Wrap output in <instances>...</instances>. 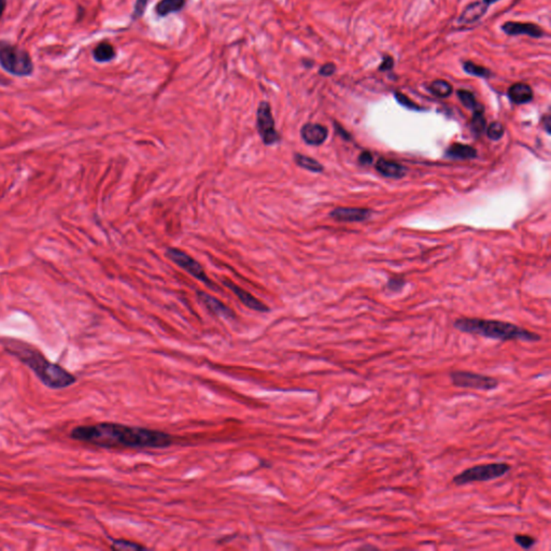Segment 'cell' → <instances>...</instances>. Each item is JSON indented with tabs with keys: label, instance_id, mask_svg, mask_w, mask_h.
Masks as SVG:
<instances>
[{
	"label": "cell",
	"instance_id": "obj_22",
	"mask_svg": "<svg viewBox=\"0 0 551 551\" xmlns=\"http://www.w3.org/2000/svg\"><path fill=\"white\" fill-rule=\"evenodd\" d=\"M463 69L468 75L479 77V78L488 79L492 76V72H491L488 68L481 66V65H477V64L473 63V61H465V63H463Z\"/></svg>",
	"mask_w": 551,
	"mask_h": 551
},
{
	"label": "cell",
	"instance_id": "obj_9",
	"mask_svg": "<svg viewBox=\"0 0 551 551\" xmlns=\"http://www.w3.org/2000/svg\"><path fill=\"white\" fill-rule=\"evenodd\" d=\"M503 32L508 36H520V35H525V36L532 37V38H541L544 37V30H541L539 25L533 24V23H523V22H506L502 25Z\"/></svg>",
	"mask_w": 551,
	"mask_h": 551
},
{
	"label": "cell",
	"instance_id": "obj_20",
	"mask_svg": "<svg viewBox=\"0 0 551 551\" xmlns=\"http://www.w3.org/2000/svg\"><path fill=\"white\" fill-rule=\"evenodd\" d=\"M294 160H296V163L298 164V166L306 169V171H311V173H322L323 169H325L322 164L319 163V162L316 161L312 157H309V156L296 154Z\"/></svg>",
	"mask_w": 551,
	"mask_h": 551
},
{
	"label": "cell",
	"instance_id": "obj_35",
	"mask_svg": "<svg viewBox=\"0 0 551 551\" xmlns=\"http://www.w3.org/2000/svg\"><path fill=\"white\" fill-rule=\"evenodd\" d=\"M483 3H487V5L490 6L493 5V3H498L500 0H483Z\"/></svg>",
	"mask_w": 551,
	"mask_h": 551
},
{
	"label": "cell",
	"instance_id": "obj_37",
	"mask_svg": "<svg viewBox=\"0 0 551 551\" xmlns=\"http://www.w3.org/2000/svg\"><path fill=\"white\" fill-rule=\"evenodd\" d=\"M1 82H3V77H0V84H1Z\"/></svg>",
	"mask_w": 551,
	"mask_h": 551
},
{
	"label": "cell",
	"instance_id": "obj_21",
	"mask_svg": "<svg viewBox=\"0 0 551 551\" xmlns=\"http://www.w3.org/2000/svg\"><path fill=\"white\" fill-rule=\"evenodd\" d=\"M429 90L437 97L446 98L452 95L454 88H452V84L447 82L446 80L438 79V80H434L429 84Z\"/></svg>",
	"mask_w": 551,
	"mask_h": 551
},
{
	"label": "cell",
	"instance_id": "obj_26",
	"mask_svg": "<svg viewBox=\"0 0 551 551\" xmlns=\"http://www.w3.org/2000/svg\"><path fill=\"white\" fill-rule=\"evenodd\" d=\"M113 548L117 549V550H142V549H144V547L142 545L137 544V543H133V541L117 539V541H113Z\"/></svg>",
	"mask_w": 551,
	"mask_h": 551
},
{
	"label": "cell",
	"instance_id": "obj_5",
	"mask_svg": "<svg viewBox=\"0 0 551 551\" xmlns=\"http://www.w3.org/2000/svg\"><path fill=\"white\" fill-rule=\"evenodd\" d=\"M510 470H512L510 464L505 463V462L478 464V465L466 468L461 473L454 476L452 483L458 487L474 483H487V481H495V479L504 477L505 475L510 473Z\"/></svg>",
	"mask_w": 551,
	"mask_h": 551
},
{
	"label": "cell",
	"instance_id": "obj_14",
	"mask_svg": "<svg viewBox=\"0 0 551 551\" xmlns=\"http://www.w3.org/2000/svg\"><path fill=\"white\" fill-rule=\"evenodd\" d=\"M488 7L489 6L483 3V1H476V3H470L464 9L460 17H458V24L467 25L477 22L487 13Z\"/></svg>",
	"mask_w": 551,
	"mask_h": 551
},
{
	"label": "cell",
	"instance_id": "obj_8",
	"mask_svg": "<svg viewBox=\"0 0 551 551\" xmlns=\"http://www.w3.org/2000/svg\"><path fill=\"white\" fill-rule=\"evenodd\" d=\"M166 255L173 263L178 265L180 269H184L186 273H190L194 278L207 284L208 287H215L213 281L209 280L203 267L196 260L193 259L192 256L188 255L186 252L176 249V248H168Z\"/></svg>",
	"mask_w": 551,
	"mask_h": 551
},
{
	"label": "cell",
	"instance_id": "obj_16",
	"mask_svg": "<svg viewBox=\"0 0 551 551\" xmlns=\"http://www.w3.org/2000/svg\"><path fill=\"white\" fill-rule=\"evenodd\" d=\"M376 168L383 176L388 178H403L406 173L405 167L402 166L400 164L385 159H380L377 162Z\"/></svg>",
	"mask_w": 551,
	"mask_h": 551
},
{
	"label": "cell",
	"instance_id": "obj_34",
	"mask_svg": "<svg viewBox=\"0 0 551 551\" xmlns=\"http://www.w3.org/2000/svg\"><path fill=\"white\" fill-rule=\"evenodd\" d=\"M545 121H546V122H545V125H546L547 132L550 133V117H549V115H546V117H545Z\"/></svg>",
	"mask_w": 551,
	"mask_h": 551
},
{
	"label": "cell",
	"instance_id": "obj_25",
	"mask_svg": "<svg viewBox=\"0 0 551 551\" xmlns=\"http://www.w3.org/2000/svg\"><path fill=\"white\" fill-rule=\"evenodd\" d=\"M514 541H515L516 544L519 545L521 548L525 549V550H530V549L533 548L536 545L537 541L535 537L528 534H515Z\"/></svg>",
	"mask_w": 551,
	"mask_h": 551
},
{
	"label": "cell",
	"instance_id": "obj_10",
	"mask_svg": "<svg viewBox=\"0 0 551 551\" xmlns=\"http://www.w3.org/2000/svg\"><path fill=\"white\" fill-rule=\"evenodd\" d=\"M223 284H224L226 288H229V290L232 291L235 296L238 298V300H240L246 307L250 308V309L254 310V311H269V308L267 307L264 302L254 298L252 294H250L249 292H246V290L240 288V287L237 286V284H235L232 281L225 279V280H223Z\"/></svg>",
	"mask_w": 551,
	"mask_h": 551
},
{
	"label": "cell",
	"instance_id": "obj_28",
	"mask_svg": "<svg viewBox=\"0 0 551 551\" xmlns=\"http://www.w3.org/2000/svg\"><path fill=\"white\" fill-rule=\"evenodd\" d=\"M148 3H149V0H136V3H135L134 7V13H133V19H134V20H138V19H140V17L144 15Z\"/></svg>",
	"mask_w": 551,
	"mask_h": 551
},
{
	"label": "cell",
	"instance_id": "obj_13",
	"mask_svg": "<svg viewBox=\"0 0 551 551\" xmlns=\"http://www.w3.org/2000/svg\"><path fill=\"white\" fill-rule=\"evenodd\" d=\"M197 294L200 300L204 302V305H205L210 311L213 312L215 315L225 318V319H232V318L235 317V313L233 312V310L227 307L221 300L209 296L207 293L202 292V291L198 292Z\"/></svg>",
	"mask_w": 551,
	"mask_h": 551
},
{
	"label": "cell",
	"instance_id": "obj_30",
	"mask_svg": "<svg viewBox=\"0 0 551 551\" xmlns=\"http://www.w3.org/2000/svg\"><path fill=\"white\" fill-rule=\"evenodd\" d=\"M335 71H336V66H335V64L333 63H327L323 65L321 68H320L319 73L321 76L323 77H329L334 75Z\"/></svg>",
	"mask_w": 551,
	"mask_h": 551
},
{
	"label": "cell",
	"instance_id": "obj_19",
	"mask_svg": "<svg viewBox=\"0 0 551 551\" xmlns=\"http://www.w3.org/2000/svg\"><path fill=\"white\" fill-rule=\"evenodd\" d=\"M93 57L98 63H106L115 57V48L107 42H102L94 49Z\"/></svg>",
	"mask_w": 551,
	"mask_h": 551
},
{
	"label": "cell",
	"instance_id": "obj_11",
	"mask_svg": "<svg viewBox=\"0 0 551 551\" xmlns=\"http://www.w3.org/2000/svg\"><path fill=\"white\" fill-rule=\"evenodd\" d=\"M369 209L362 208L339 207L333 210L331 217L340 222H362L371 217Z\"/></svg>",
	"mask_w": 551,
	"mask_h": 551
},
{
	"label": "cell",
	"instance_id": "obj_1",
	"mask_svg": "<svg viewBox=\"0 0 551 551\" xmlns=\"http://www.w3.org/2000/svg\"><path fill=\"white\" fill-rule=\"evenodd\" d=\"M69 436L73 441L108 449H162L173 444V437L165 432L111 422L79 425L71 429Z\"/></svg>",
	"mask_w": 551,
	"mask_h": 551
},
{
	"label": "cell",
	"instance_id": "obj_18",
	"mask_svg": "<svg viewBox=\"0 0 551 551\" xmlns=\"http://www.w3.org/2000/svg\"><path fill=\"white\" fill-rule=\"evenodd\" d=\"M186 5V0H161L155 7L160 17H166L171 13L178 12Z\"/></svg>",
	"mask_w": 551,
	"mask_h": 551
},
{
	"label": "cell",
	"instance_id": "obj_32",
	"mask_svg": "<svg viewBox=\"0 0 551 551\" xmlns=\"http://www.w3.org/2000/svg\"><path fill=\"white\" fill-rule=\"evenodd\" d=\"M359 161L362 165H369V164H371V161H373V156H371L369 152H363V153H361V155H360Z\"/></svg>",
	"mask_w": 551,
	"mask_h": 551
},
{
	"label": "cell",
	"instance_id": "obj_17",
	"mask_svg": "<svg viewBox=\"0 0 551 551\" xmlns=\"http://www.w3.org/2000/svg\"><path fill=\"white\" fill-rule=\"evenodd\" d=\"M446 155L454 160H471L477 156V152L467 144H454L447 149Z\"/></svg>",
	"mask_w": 551,
	"mask_h": 551
},
{
	"label": "cell",
	"instance_id": "obj_12",
	"mask_svg": "<svg viewBox=\"0 0 551 551\" xmlns=\"http://www.w3.org/2000/svg\"><path fill=\"white\" fill-rule=\"evenodd\" d=\"M300 135L306 144L310 146H320L327 140L329 132L327 127L323 125L307 123L302 127Z\"/></svg>",
	"mask_w": 551,
	"mask_h": 551
},
{
	"label": "cell",
	"instance_id": "obj_27",
	"mask_svg": "<svg viewBox=\"0 0 551 551\" xmlns=\"http://www.w3.org/2000/svg\"><path fill=\"white\" fill-rule=\"evenodd\" d=\"M504 132V126H503L500 122H493L492 124L489 126L487 134H488V137L491 140L496 142V140H500L501 138H502Z\"/></svg>",
	"mask_w": 551,
	"mask_h": 551
},
{
	"label": "cell",
	"instance_id": "obj_29",
	"mask_svg": "<svg viewBox=\"0 0 551 551\" xmlns=\"http://www.w3.org/2000/svg\"><path fill=\"white\" fill-rule=\"evenodd\" d=\"M396 100H398V103H400V105L404 106V107L408 108V109H412V110L421 109V108H420L419 106L416 105V104L414 103V102H412V100H410L409 98L407 97V96L404 95V94L398 93H398H396Z\"/></svg>",
	"mask_w": 551,
	"mask_h": 551
},
{
	"label": "cell",
	"instance_id": "obj_3",
	"mask_svg": "<svg viewBox=\"0 0 551 551\" xmlns=\"http://www.w3.org/2000/svg\"><path fill=\"white\" fill-rule=\"evenodd\" d=\"M460 332L465 334L478 335L485 338L500 340V342H539L541 336L529 329H522L519 325L504 322L499 320L479 319V318H460L454 323Z\"/></svg>",
	"mask_w": 551,
	"mask_h": 551
},
{
	"label": "cell",
	"instance_id": "obj_2",
	"mask_svg": "<svg viewBox=\"0 0 551 551\" xmlns=\"http://www.w3.org/2000/svg\"><path fill=\"white\" fill-rule=\"evenodd\" d=\"M7 351L30 367L47 388L59 390L75 385L77 377L59 364L52 363L38 350L15 342L6 345Z\"/></svg>",
	"mask_w": 551,
	"mask_h": 551
},
{
	"label": "cell",
	"instance_id": "obj_33",
	"mask_svg": "<svg viewBox=\"0 0 551 551\" xmlns=\"http://www.w3.org/2000/svg\"><path fill=\"white\" fill-rule=\"evenodd\" d=\"M6 6H7V0H0V19H1L3 12H5Z\"/></svg>",
	"mask_w": 551,
	"mask_h": 551
},
{
	"label": "cell",
	"instance_id": "obj_15",
	"mask_svg": "<svg viewBox=\"0 0 551 551\" xmlns=\"http://www.w3.org/2000/svg\"><path fill=\"white\" fill-rule=\"evenodd\" d=\"M508 97L517 105L530 103L533 99V90L529 84H515L508 88Z\"/></svg>",
	"mask_w": 551,
	"mask_h": 551
},
{
	"label": "cell",
	"instance_id": "obj_36",
	"mask_svg": "<svg viewBox=\"0 0 551 551\" xmlns=\"http://www.w3.org/2000/svg\"><path fill=\"white\" fill-rule=\"evenodd\" d=\"M360 549H362V550H364V549H377V548H376V547H374V546H369H369L361 547V548H360Z\"/></svg>",
	"mask_w": 551,
	"mask_h": 551
},
{
	"label": "cell",
	"instance_id": "obj_23",
	"mask_svg": "<svg viewBox=\"0 0 551 551\" xmlns=\"http://www.w3.org/2000/svg\"><path fill=\"white\" fill-rule=\"evenodd\" d=\"M456 94H458V99L461 100V103L463 104V106H465L467 109L475 111V110L483 108L481 104L477 103L475 95H474L472 92H470V90H458Z\"/></svg>",
	"mask_w": 551,
	"mask_h": 551
},
{
	"label": "cell",
	"instance_id": "obj_31",
	"mask_svg": "<svg viewBox=\"0 0 551 551\" xmlns=\"http://www.w3.org/2000/svg\"><path fill=\"white\" fill-rule=\"evenodd\" d=\"M393 67H394V59H393V57H390V55H385V57H383V63H381L380 66H379L378 70L388 71L391 70Z\"/></svg>",
	"mask_w": 551,
	"mask_h": 551
},
{
	"label": "cell",
	"instance_id": "obj_7",
	"mask_svg": "<svg viewBox=\"0 0 551 551\" xmlns=\"http://www.w3.org/2000/svg\"><path fill=\"white\" fill-rule=\"evenodd\" d=\"M275 125L271 105L267 102H262L256 113V128L266 146L277 144L281 139Z\"/></svg>",
	"mask_w": 551,
	"mask_h": 551
},
{
	"label": "cell",
	"instance_id": "obj_24",
	"mask_svg": "<svg viewBox=\"0 0 551 551\" xmlns=\"http://www.w3.org/2000/svg\"><path fill=\"white\" fill-rule=\"evenodd\" d=\"M485 128V119L483 115V107L474 111L473 120H472V130L476 135L483 134Z\"/></svg>",
	"mask_w": 551,
	"mask_h": 551
},
{
	"label": "cell",
	"instance_id": "obj_4",
	"mask_svg": "<svg viewBox=\"0 0 551 551\" xmlns=\"http://www.w3.org/2000/svg\"><path fill=\"white\" fill-rule=\"evenodd\" d=\"M0 66L15 77H28L34 71L30 54L7 41H0Z\"/></svg>",
	"mask_w": 551,
	"mask_h": 551
},
{
	"label": "cell",
	"instance_id": "obj_6",
	"mask_svg": "<svg viewBox=\"0 0 551 551\" xmlns=\"http://www.w3.org/2000/svg\"><path fill=\"white\" fill-rule=\"evenodd\" d=\"M452 385L456 388L474 389L479 391L495 390L500 381L491 376L467 371H454L449 374Z\"/></svg>",
	"mask_w": 551,
	"mask_h": 551
}]
</instances>
